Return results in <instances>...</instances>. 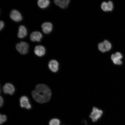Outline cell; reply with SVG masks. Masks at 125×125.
I'll return each mask as SVG.
<instances>
[{"instance_id": "6da1fadb", "label": "cell", "mask_w": 125, "mask_h": 125, "mask_svg": "<svg viewBox=\"0 0 125 125\" xmlns=\"http://www.w3.org/2000/svg\"><path fill=\"white\" fill-rule=\"evenodd\" d=\"M33 98L37 103L43 104L48 102L50 100L51 91L48 86L44 84H39L35 87V90L32 91Z\"/></svg>"}, {"instance_id": "7a4b0ae2", "label": "cell", "mask_w": 125, "mask_h": 125, "mask_svg": "<svg viewBox=\"0 0 125 125\" xmlns=\"http://www.w3.org/2000/svg\"><path fill=\"white\" fill-rule=\"evenodd\" d=\"M103 113L102 110L97 108L94 107L90 115V117L92 119V121L95 122L97 121L101 118Z\"/></svg>"}, {"instance_id": "3957f363", "label": "cell", "mask_w": 125, "mask_h": 125, "mask_svg": "<svg viewBox=\"0 0 125 125\" xmlns=\"http://www.w3.org/2000/svg\"><path fill=\"white\" fill-rule=\"evenodd\" d=\"M16 50L20 54H25L28 52L29 45L26 42H21L17 43L16 46Z\"/></svg>"}, {"instance_id": "277c9868", "label": "cell", "mask_w": 125, "mask_h": 125, "mask_svg": "<svg viewBox=\"0 0 125 125\" xmlns=\"http://www.w3.org/2000/svg\"><path fill=\"white\" fill-rule=\"evenodd\" d=\"M20 104L21 107L29 109L31 108V104L29 98L25 96H22L20 99Z\"/></svg>"}, {"instance_id": "5b68a950", "label": "cell", "mask_w": 125, "mask_h": 125, "mask_svg": "<svg viewBox=\"0 0 125 125\" xmlns=\"http://www.w3.org/2000/svg\"><path fill=\"white\" fill-rule=\"evenodd\" d=\"M10 16L12 20L17 22H19L22 19L21 14L19 11L16 10H12L10 13Z\"/></svg>"}, {"instance_id": "8992f818", "label": "cell", "mask_w": 125, "mask_h": 125, "mask_svg": "<svg viewBox=\"0 0 125 125\" xmlns=\"http://www.w3.org/2000/svg\"><path fill=\"white\" fill-rule=\"evenodd\" d=\"M122 58L123 56L119 52H117L115 54H112L111 57L112 61L115 65H121L122 62L121 59Z\"/></svg>"}, {"instance_id": "52a82bcc", "label": "cell", "mask_w": 125, "mask_h": 125, "mask_svg": "<svg viewBox=\"0 0 125 125\" xmlns=\"http://www.w3.org/2000/svg\"><path fill=\"white\" fill-rule=\"evenodd\" d=\"M3 91L5 94H9L10 95L13 94L15 91L14 86L10 83H7L3 87Z\"/></svg>"}, {"instance_id": "ba28073f", "label": "cell", "mask_w": 125, "mask_h": 125, "mask_svg": "<svg viewBox=\"0 0 125 125\" xmlns=\"http://www.w3.org/2000/svg\"><path fill=\"white\" fill-rule=\"evenodd\" d=\"M48 65L49 69L53 72L56 73L58 71L59 63L57 61L52 60L50 61Z\"/></svg>"}, {"instance_id": "9c48e42d", "label": "cell", "mask_w": 125, "mask_h": 125, "mask_svg": "<svg viewBox=\"0 0 125 125\" xmlns=\"http://www.w3.org/2000/svg\"><path fill=\"white\" fill-rule=\"evenodd\" d=\"M42 37V34L39 31H34L31 33L30 38L31 41L33 42L41 41Z\"/></svg>"}, {"instance_id": "30bf717a", "label": "cell", "mask_w": 125, "mask_h": 125, "mask_svg": "<svg viewBox=\"0 0 125 125\" xmlns=\"http://www.w3.org/2000/svg\"><path fill=\"white\" fill-rule=\"evenodd\" d=\"M42 28L44 33L48 34L52 31L53 25L52 23L51 22H46L42 24Z\"/></svg>"}, {"instance_id": "8fae6325", "label": "cell", "mask_w": 125, "mask_h": 125, "mask_svg": "<svg viewBox=\"0 0 125 125\" xmlns=\"http://www.w3.org/2000/svg\"><path fill=\"white\" fill-rule=\"evenodd\" d=\"M34 52L36 55L39 57H42L45 54L46 49L44 47L41 45H39L35 47Z\"/></svg>"}, {"instance_id": "7c38bea8", "label": "cell", "mask_w": 125, "mask_h": 125, "mask_svg": "<svg viewBox=\"0 0 125 125\" xmlns=\"http://www.w3.org/2000/svg\"><path fill=\"white\" fill-rule=\"evenodd\" d=\"M70 2L69 0H55L54 2L56 5L62 9L66 8Z\"/></svg>"}, {"instance_id": "4fadbf2b", "label": "cell", "mask_w": 125, "mask_h": 125, "mask_svg": "<svg viewBox=\"0 0 125 125\" xmlns=\"http://www.w3.org/2000/svg\"><path fill=\"white\" fill-rule=\"evenodd\" d=\"M27 32L26 28L25 26L21 25L19 29L18 37L19 38H23L27 35Z\"/></svg>"}, {"instance_id": "5bb4252c", "label": "cell", "mask_w": 125, "mask_h": 125, "mask_svg": "<svg viewBox=\"0 0 125 125\" xmlns=\"http://www.w3.org/2000/svg\"><path fill=\"white\" fill-rule=\"evenodd\" d=\"M50 3V1L48 0H39L37 2L39 7L43 9L47 7Z\"/></svg>"}, {"instance_id": "9a60e30c", "label": "cell", "mask_w": 125, "mask_h": 125, "mask_svg": "<svg viewBox=\"0 0 125 125\" xmlns=\"http://www.w3.org/2000/svg\"><path fill=\"white\" fill-rule=\"evenodd\" d=\"M60 120L57 118H53L50 121L49 125H60Z\"/></svg>"}, {"instance_id": "2e32d148", "label": "cell", "mask_w": 125, "mask_h": 125, "mask_svg": "<svg viewBox=\"0 0 125 125\" xmlns=\"http://www.w3.org/2000/svg\"><path fill=\"white\" fill-rule=\"evenodd\" d=\"M104 46L105 47L106 51H109L112 48V45L110 42L107 40H105L104 42Z\"/></svg>"}, {"instance_id": "e0dca14e", "label": "cell", "mask_w": 125, "mask_h": 125, "mask_svg": "<svg viewBox=\"0 0 125 125\" xmlns=\"http://www.w3.org/2000/svg\"><path fill=\"white\" fill-rule=\"evenodd\" d=\"M98 48L100 51L103 52H105L106 51L105 47L103 42L100 43L98 44Z\"/></svg>"}, {"instance_id": "ac0fdd59", "label": "cell", "mask_w": 125, "mask_h": 125, "mask_svg": "<svg viewBox=\"0 0 125 125\" xmlns=\"http://www.w3.org/2000/svg\"><path fill=\"white\" fill-rule=\"evenodd\" d=\"M107 11H112L113 8V5L112 1H109L107 3Z\"/></svg>"}, {"instance_id": "d6986e66", "label": "cell", "mask_w": 125, "mask_h": 125, "mask_svg": "<svg viewBox=\"0 0 125 125\" xmlns=\"http://www.w3.org/2000/svg\"><path fill=\"white\" fill-rule=\"evenodd\" d=\"M7 120V117L4 115H0V123L2 124L5 122Z\"/></svg>"}, {"instance_id": "ffe728a7", "label": "cell", "mask_w": 125, "mask_h": 125, "mask_svg": "<svg viewBox=\"0 0 125 125\" xmlns=\"http://www.w3.org/2000/svg\"><path fill=\"white\" fill-rule=\"evenodd\" d=\"M101 8L102 10L104 11H107V3L104 2L101 5Z\"/></svg>"}, {"instance_id": "44dd1931", "label": "cell", "mask_w": 125, "mask_h": 125, "mask_svg": "<svg viewBox=\"0 0 125 125\" xmlns=\"http://www.w3.org/2000/svg\"><path fill=\"white\" fill-rule=\"evenodd\" d=\"M4 23L2 21H0V30H1L3 28H4Z\"/></svg>"}, {"instance_id": "7402d4cb", "label": "cell", "mask_w": 125, "mask_h": 125, "mask_svg": "<svg viewBox=\"0 0 125 125\" xmlns=\"http://www.w3.org/2000/svg\"><path fill=\"white\" fill-rule=\"evenodd\" d=\"M3 98L1 96H0V107H2L3 105Z\"/></svg>"}, {"instance_id": "603a6c76", "label": "cell", "mask_w": 125, "mask_h": 125, "mask_svg": "<svg viewBox=\"0 0 125 125\" xmlns=\"http://www.w3.org/2000/svg\"><path fill=\"white\" fill-rule=\"evenodd\" d=\"M85 125H87L86 122L85 121Z\"/></svg>"}]
</instances>
